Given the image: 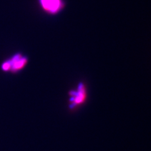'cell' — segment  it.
<instances>
[{"label": "cell", "mask_w": 151, "mask_h": 151, "mask_svg": "<svg viewBox=\"0 0 151 151\" xmlns=\"http://www.w3.org/2000/svg\"><path fill=\"white\" fill-rule=\"evenodd\" d=\"M29 59L26 55L21 52L12 54L7 60H4L1 65V70L10 74H17L22 72L27 66Z\"/></svg>", "instance_id": "6da1fadb"}, {"label": "cell", "mask_w": 151, "mask_h": 151, "mask_svg": "<svg viewBox=\"0 0 151 151\" xmlns=\"http://www.w3.org/2000/svg\"><path fill=\"white\" fill-rule=\"evenodd\" d=\"M40 9L45 14L55 16L60 14L65 9V0H38Z\"/></svg>", "instance_id": "7a4b0ae2"}, {"label": "cell", "mask_w": 151, "mask_h": 151, "mask_svg": "<svg viewBox=\"0 0 151 151\" xmlns=\"http://www.w3.org/2000/svg\"><path fill=\"white\" fill-rule=\"evenodd\" d=\"M70 108H74L81 105L86 99V89L82 83H80L76 90H72L70 92Z\"/></svg>", "instance_id": "3957f363"}]
</instances>
